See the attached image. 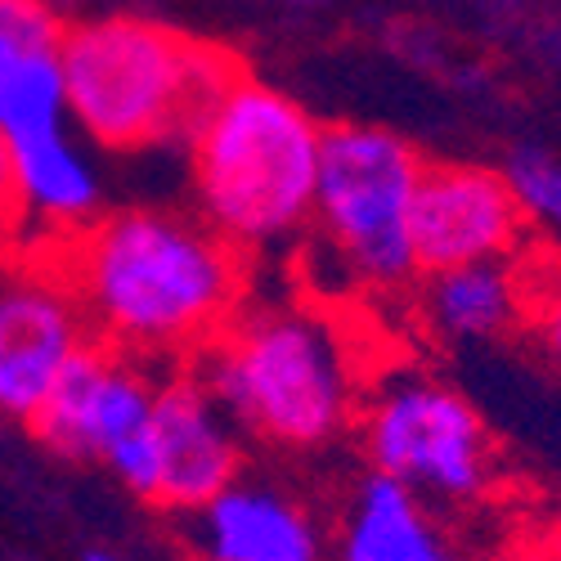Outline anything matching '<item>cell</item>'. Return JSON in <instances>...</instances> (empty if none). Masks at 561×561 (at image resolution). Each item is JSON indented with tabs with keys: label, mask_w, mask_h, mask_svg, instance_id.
<instances>
[{
	"label": "cell",
	"mask_w": 561,
	"mask_h": 561,
	"mask_svg": "<svg viewBox=\"0 0 561 561\" xmlns=\"http://www.w3.org/2000/svg\"><path fill=\"white\" fill-rule=\"evenodd\" d=\"M55 284L81 319L126 351L211 346L243 293L239 248L167 211H113L64 243Z\"/></svg>",
	"instance_id": "1"
},
{
	"label": "cell",
	"mask_w": 561,
	"mask_h": 561,
	"mask_svg": "<svg viewBox=\"0 0 561 561\" xmlns=\"http://www.w3.org/2000/svg\"><path fill=\"white\" fill-rule=\"evenodd\" d=\"M64 95L72 122L104 149L194 139L203 117L243 77L239 59L162 23L108 14L64 32Z\"/></svg>",
	"instance_id": "2"
},
{
	"label": "cell",
	"mask_w": 561,
	"mask_h": 561,
	"mask_svg": "<svg viewBox=\"0 0 561 561\" xmlns=\"http://www.w3.org/2000/svg\"><path fill=\"white\" fill-rule=\"evenodd\" d=\"M323 126L274 85L233 81L194 130V184L225 243H278L314 216Z\"/></svg>",
	"instance_id": "3"
},
{
	"label": "cell",
	"mask_w": 561,
	"mask_h": 561,
	"mask_svg": "<svg viewBox=\"0 0 561 561\" xmlns=\"http://www.w3.org/2000/svg\"><path fill=\"white\" fill-rule=\"evenodd\" d=\"M198 382L220 413L293 449L333 440L355 404L342 342L323 319L301 310L233 319L207 346Z\"/></svg>",
	"instance_id": "4"
},
{
	"label": "cell",
	"mask_w": 561,
	"mask_h": 561,
	"mask_svg": "<svg viewBox=\"0 0 561 561\" xmlns=\"http://www.w3.org/2000/svg\"><path fill=\"white\" fill-rule=\"evenodd\" d=\"M423 167L427 162L382 126L323 130L314 220L346 270L368 288H404L417 274L409 211Z\"/></svg>",
	"instance_id": "5"
},
{
	"label": "cell",
	"mask_w": 561,
	"mask_h": 561,
	"mask_svg": "<svg viewBox=\"0 0 561 561\" xmlns=\"http://www.w3.org/2000/svg\"><path fill=\"white\" fill-rule=\"evenodd\" d=\"M378 477L440 499H472L490 481V436L477 409L432 378H396L364 413Z\"/></svg>",
	"instance_id": "6"
},
{
	"label": "cell",
	"mask_w": 561,
	"mask_h": 561,
	"mask_svg": "<svg viewBox=\"0 0 561 561\" xmlns=\"http://www.w3.org/2000/svg\"><path fill=\"white\" fill-rule=\"evenodd\" d=\"M153 400L158 391L126 359L100 346H85L68 364L59 387L45 396L27 427L55 454L100 458L135 494L153 499L158 494Z\"/></svg>",
	"instance_id": "7"
},
{
	"label": "cell",
	"mask_w": 561,
	"mask_h": 561,
	"mask_svg": "<svg viewBox=\"0 0 561 561\" xmlns=\"http://www.w3.org/2000/svg\"><path fill=\"white\" fill-rule=\"evenodd\" d=\"M409 239L413 265L423 274L512 261L526 239V211L503 171L440 162L423 167V180H417Z\"/></svg>",
	"instance_id": "8"
},
{
	"label": "cell",
	"mask_w": 561,
	"mask_h": 561,
	"mask_svg": "<svg viewBox=\"0 0 561 561\" xmlns=\"http://www.w3.org/2000/svg\"><path fill=\"white\" fill-rule=\"evenodd\" d=\"M85 346V319L55 278L0 288V413L32 423Z\"/></svg>",
	"instance_id": "9"
},
{
	"label": "cell",
	"mask_w": 561,
	"mask_h": 561,
	"mask_svg": "<svg viewBox=\"0 0 561 561\" xmlns=\"http://www.w3.org/2000/svg\"><path fill=\"white\" fill-rule=\"evenodd\" d=\"M153 445H158V503L207 507L239 477V445L229 436L220 404L198 378L167 382L153 400Z\"/></svg>",
	"instance_id": "10"
},
{
	"label": "cell",
	"mask_w": 561,
	"mask_h": 561,
	"mask_svg": "<svg viewBox=\"0 0 561 561\" xmlns=\"http://www.w3.org/2000/svg\"><path fill=\"white\" fill-rule=\"evenodd\" d=\"M59 41L64 27L45 0H0V130L5 135L64 126L68 95Z\"/></svg>",
	"instance_id": "11"
},
{
	"label": "cell",
	"mask_w": 561,
	"mask_h": 561,
	"mask_svg": "<svg viewBox=\"0 0 561 561\" xmlns=\"http://www.w3.org/2000/svg\"><path fill=\"white\" fill-rule=\"evenodd\" d=\"M207 561H319V535L293 503L256 485H229L198 517Z\"/></svg>",
	"instance_id": "12"
},
{
	"label": "cell",
	"mask_w": 561,
	"mask_h": 561,
	"mask_svg": "<svg viewBox=\"0 0 561 561\" xmlns=\"http://www.w3.org/2000/svg\"><path fill=\"white\" fill-rule=\"evenodd\" d=\"M14 153V180L23 211L77 229L100 207V180L81 158V149L64 135V126H41L27 135H5Z\"/></svg>",
	"instance_id": "13"
},
{
	"label": "cell",
	"mask_w": 561,
	"mask_h": 561,
	"mask_svg": "<svg viewBox=\"0 0 561 561\" xmlns=\"http://www.w3.org/2000/svg\"><path fill=\"white\" fill-rule=\"evenodd\" d=\"M342 561H454L436 526L423 517L417 494L400 481L373 477L355 494L342 535Z\"/></svg>",
	"instance_id": "14"
},
{
	"label": "cell",
	"mask_w": 561,
	"mask_h": 561,
	"mask_svg": "<svg viewBox=\"0 0 561 561\" xmlns=\"http://www.w3.org/2000/svg\"><path fill=\"white\" fill-rule=\"evenodd\" d=\"M423 301L436 329L458 342L494 337L526 314L522 278L512 261H485V265H458L445 274H427Z\"/></svg>",
	"instance_id": "15"
},
{
	"label": "cell",
	"mask_w": 561,
	"mask_h": 561,
	"mask_svg": "<svg viewBox=\"0 0 561 561\" xmlns=\"http://www.w3.org/2000/svg\"><path fill=\"white\" fill-rule=\"evenodd\" d=\"M503 175L512 184V194H517L526 220L548 225L552 239H561V167L543 153H517Z\"/></svg>",
	"instance_id": "16"
},
{
	"label": "cell",
	"mask_w": 561,
	"mask_h": 561,
	"mask_svg": "<svg viewBox=\"0 0 561 561\" xmlns=\"http://www.w3.org/2000/svg\"><path fill=\"white\" fill-rule=\"evenodd\" d=\"M526 314L535 319V329H539L548 355L561 364V270L552 274V284H543V288H535L526 297Z\"/></svg>",
	"instance_id": "17"
},
{
	"label": "cell",
	"mask_w": 561,
	"mask_h": 561,
	"mask_svg": "<svg viewBox=\"0 0 561 561\" xmlns=\"http://www.w3.org/2000/svg\"><path fill=\"white\" fill-rule=\"evenodd\" d=\"M19 216H23V198H19V180H14V153H10L5 130H0V233Z\"/></svg>",
	"instance_id": "18"
},
{
	"label": "cell",
	"mask_w": 561,
	"mask_h": 561,
	"mask_svg": "<svg viewBox=\"0 0 561 561\" xmlns=\"http://www.w3.org/2000/svg\"><path fill=\"white\" fill-rule=\"evenodd\" d=\"M85 561H122V557H113V552H90Z\"/></svg>",
	"instance_id": "19"
},
{
	"label": "cell",
	"mask_w": 561,
	"mask_h": 561,
	"mask_svg": "<svg viewBox=\"0 0 561 561\" xmlns=\"http://www.w3.org/2000/svg\"><path fill=\"white\" fill-rule=\"evenodd\" d=\"M293 5H310V0H293Z\"/></svg>",
	"instance_id": "20"
}]
</instances>
